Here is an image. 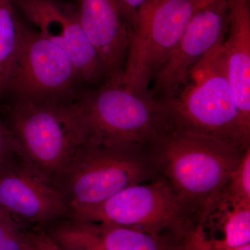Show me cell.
I'll return each mask as SVG.
<instances>
[{"mask_svg":"<svg viewBox=\"0 0 250 250\" xmlns=\"http://www.w3.org/2000/svg\"><path fill=\"white\" fill-rule=\"evenodd\" d=\"M246 152L174 126L149 154L156 172L173 190L193 227L205 202L226 184Z\"/></svg>","mask_w":250,"mask_h":250,"instance_id":"obj_1","label":"cell"},{"mask_svg":"<svg viewBox=\"0 0 250 250\" xmlns=\"http://www.w3.org/2000/svg\"><path fill=\"white\" fill-rule=\"evenodd\" d=\"M80 99L71 104L8 103L1 113L23 156L58 189L88 140Z\"/></svg>","mask_w":250,"mask_h":250,"instance_id":"obj_2","label":"cell"},{"mask_svg":"<svg viewBox=\"0 0 250 250\" xmlns=\"http://www.w3.org/2000/svg\"><path fill=\"white\" fill-rule=\"evenodd\" d=\"M223 42L192 67L183 86L164 103L176 126L246 152L250 148V131L242 121L229 81Z\"/></svg>","mask_w":250,"mask_h":250,"instance_id":"obj_3","label":"cell"},{"mask_svg":"<svg viewBox=\"0 0 250 250\" xmlns=\"http://www.w3.org/2000/svg\"><path fill=\"white\" fill-rule=\"evenodd\" d=\"M80 104L88 130L86 143L131 146L149 152L176 126L165 103L121 83L106 82L89 88Z\"/></svg>","mask_w":250,"mask_h":250,"instance_id":"obj_4","label":"cell"},{"mask_svg":"<svg viewBox=\"0 0 250 250\" xmlns=\"http://www.w3.org/2000/svg\"><path fill=\"white\" fill-rule=\"evenodd\" d=\"M159 177L147 151L85 143L59 186L69 210L104 202L126 188Z\"/></svg>","mask_w":250,"mask_h":250,"instance_id":"obj_5","label":"cell"},{"mask_svg":"<svg viewBox=\"0 0 250 250\" xmlns=\"http://www.w3.org/2000/svg\"><path fill=\"white\" fill-rule=\"evenodd\" d=\"M89 88L68 56L28 25L3 100L71 104Z\"/></svg>","mask_w":250,"mask_h":250,"instance_id":"obj_6","label":"cell"},{"mask_svg":"<svg viewBox=\"0 0 250 250\" xmlns=\"http://www.w3.org/2000/svg\"><path fill=\"white\" fill-rule=\"evenodd\" d=\"M195 0H147L129 29V42L121 84L137 93H150L153 79L178 45Z\"/></svg>","mask_w":250,"mask_h":250,"instance_id":"obj_7","label":"cell"},{"mask_svg":"<svg viewBox=\"0 0 250 250\" xmlns=\"http://www.w3.org/2000/svg\"><path fill=\"white\" fill-rule=\"evenodd\" d=\"M70 217L86 223L111 224L183 238L192 229L183 205L160 176L126 188L98 205L72 210Z\"/></svg>","mask_w":250,"mask_h":250,"instance_id":"obj_8","label":"cell"},{"mask_svg":"<svg viewBox=\"0 0 250 250\" xmlns=\"http://www.w3.org/2000/svg\"><path fill=\"white\" fill-rule=\"evenodd\" d=\"M228 14L229 0L194 1L178 45L153 79V98L166 102L174 96L187 82L192 67L225 41Z\"/></svg>","mask_w":250,"mask_h":250,"instance_id":"obj_9","label":"cell"},{"mask_svg":"<svg viewBox=\"0 0 250 250\" xmlns=\"http://www.w3.org/2000/svg\"><path fill=\"white\" fill-rule=\"evenodd\" d=\"M14 1L26 22L68 56L88 88H98L106 82L103 62L85 35L74 3L63 0Z\"/></svg>","mask_w":250,"mask_h":250,"instance_id":"obj_10","label":"cell"},{"mask_svg":"<svg viewBox=\"0 0 250 250\" xmlns=\"http://www.w3.org/2000/svg\"><path fill=\"white\" fill-rule=\"evenodd\" d=\"M0 208L22 228L44 227L70 216L57 187L18 153L0 172Z\"/></svg>","mask_w":250,"mask_h":250,"instance_id":"obj_11","label":"cell"},{"mask_svg":"<svg viewBox=\"0 0 250 250\" xmlns=\"http://www.w3.org/2000/svg\"><path fill=\"white\" fill-rule=\"evenodd\" d=\"M85 35L101 59L107 81L121 83L129 31L117 0H74Z\"/></svg>","mask_w":250,"mask_h":250,"instance_id":"obj_12","label":"cell"},{"mask_svg":"<svg viewBox=\"0 0 250 250\" xmlns=\"http://www.w3.org/2000/svg\"><path fill=\"white\" fill-rule=\"evenodd\" d=\"M189 234L213 248L250 244V200L233 195L224 185L205 202Z\"/></svg>","mask_w":250,"mask_h":250,"instance_id":"obj_13","label":"cell"},{"mask_svg":"<svg viewBox=\"0 0 250 250\" xmlns=\"http://www.w3.org/2000/svg\"><path fill=\"white\" fill-rule=\"evenodd\" d=\"M223 46L237 106L245 127L250 131L249 0H229L228 30Z\"/></svg>","mask_w":250,"mask_h":250,"instance_id":"obj_14","label":"cell"},{"mask_svg":"<svg viewBox=\"0 0 250 250\" xmlns=\"http://www.w3.org/2000/svg\"><path fill=\"white\" fill-rule=\"evenodd\" d=\"M71 219L79 229L103 250H185L187 238L183 237L154 234L111 224Z\"/></svg>","mask_w":250,"mask_h":250,"instance_id":"obj_15","label":"cell"},{"mask_svg":"<svg viewBox=\"0 0 250 250\" xmlns=\"http://www.w3.org/2000/svg\"><path fill=\"white\" fill-rule=\"evenodd\" d=\"M27 26L14 0H0V103Z\"/></svg>","mask_w":250,"mask_h":250,"instance_id":"obj_16","label":"cell"},{"mask_svg":"<svg viewBox=\"0 0 250 250\" xmlns=\"http://www.w3.org/2000/svg\"><path fill=\"white\" fill-rule=\"evenodd\" d=\"M61 250H103L79 229L70 217L43 227Z\"/></svg>","mask_w":250,"mask_h":250,"instance_id":"obj_17","label":"cell"},{"mask_svg":"<svg viewBox=\"0 0 250 250\" xmlns=\"http://www.w3.org/2000/svg\"><path fill=\"white\" fill-rule=\"evenodd\" d=\"M225 187L233 195L250 200V148L242 157Z\"/></svg>","mask_w":250,"mask_h":250,"instance_id":"obj_18","label":"cell"},{"mask_svg":"<svg viewBox=\"0 0 250 250\" xmlns=\"http://www.w3.org/2000/svg\"><path fill=\"white\" fill-rule=\"evenodd\" d=\"M22 250H61L43 227L22 228Z\"/></svg>","mask_w":250,"mask_h":250,"instance_id":"obj_19","label":"cell"},{"mask_svg":"<svg viewBox=\"0 0 250 250\" xmlns=\"http://www.w3.org/2000/svg\"><path fill=\"white\" fill-rule=\"evenodd\" d=\"M20 150L14 134L0 113V172L9 165Z\"/></svg>","mask_w":250,"mask_h":250,"instance_id":"obj_20","label":"cell"},{"mask_svg":"<svg viewBox=\"0 0 250 250\" xmlns=\"http://www.w3.org/2000/svg\"><path fill=\"white\" fill-rule=\"evenodd\" d=\"M22 227L12 218L0 221V250H22Z\"/></svg>","mask_w":250,"mask_h":250,"instance_id":"obj_21","label":"cell"},{"mask_svg":"<svg viewBox=\"0 0 250 250\" xmlns=\"http://www.w3.org/2000/svg\"><path fill=\"white\" fill-rule=\"evenodd\" d=\"M146 1L147 0H117L127 25L128 31L134 22L136 14Z\"/></svg>","mask_w":250,"mask_h":250,"instance_id":"obj_22","label":"cell"},{"mask_svg":"<svg viewBox=\"0 0 250 250\" xmlns=\"http://www.w3.org/2000/svg\"><path fill=\"white\" fill-rule=\"evenodd\" d=\"M185 245L187 250H250V244L236 248H217L205 246L192 238L189 233L186 239Z\"/></svg>","mask_w":250,"mask_h":250,"instance_id":"obj_23","label":"cell"},{"mask_svg":"<svg viewBox=\"0 0 250 250\" xmlns=\"http://www.w3.org/2000/svg\"><path fill=\"white\" fill-rule=\"evenodd\" d=\"M9 218H11V217L10 216V215L8 214L7 213H6L4 210H3L0 208V221H1V220H4V219H7Z\"/></svg>","mask_w":250,"mask_h":250,"instance_id":"obj_24","label":"cell"},{"mask_svg":"<svg viewBox=\"0 0 250 250\" xmlns=\"http://www.w3.org/2000/svg\"><path fill=\"white\" fill-rule=\"evenodd\" d=\"M185 250H187V248H186V245H185Z\"/></svg>","mask_w":250,"mask_h":250,"instance_id":"obj_25","label":"cell"}]
</instances>
